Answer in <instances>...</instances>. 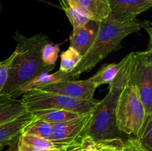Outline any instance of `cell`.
Listing matches in <instances>:
<instances>
[{
	"label": "cell",
	"mask_w": 152,
	"mask_h": 151,
	"mask_svg": "<svg viewBox=\"0 0 152 151\" xmlns=\"http://www.w3.org/2000/svg\"><path fill=\"white\" fill-rule=\"evenodd\" d=\"M16 42L15 57L8 70V76L0 93L11 97L19 96V89L33 78L42 73H48L53 69L46 66L42 60V47L50 39L43 33L26 37L16 31L13 35Z\"/></svg>",
	"instance_id": "6da1fadb"
},
{
	"label": "cell",
	"mask_w": 152,
	"mask_h": 151,
	"mask_svg": "<svg viewBox=\"0 0 152 151\" xmlns=\"http://www.w3.org/2000/svg\"><path fill=\"white\" fill-rule=\"evenodd\" d=\"M133 64L134 52H132L119 63L118 72L108 84V93L92 110L86 136H90L95 142L122 139V133L116 125V109L120 93L129 81Z\"/></svg>",
	"instance_id": "7a4b0ae2"
},
{
	"label": "cell",
	"mask_w": 152,
	"mask_h": 151,
	"mask_svg": "<svg viewBox=\"0 0 152 151\" xmlns=\"http://www.w3.org/2000/svg\"><path fill=\"white\" fill-rule=\"evenodd\" d=\"M143 28L144 22L137 19L119 22L108 16L106 20L99 22L94 41L72 73L80 77L83 73L91 70L110 53L121 48V41L127 36L139 32Z\"/></svg>",
	"instance_id": "3957f363"
},
{
	"label": "cell",
	"mask_w": 152,
	"mask_h": 151,
	"mask_svg": "<svg viewBox=\"0 0 152 151\" xmlns=\"http://www.w3.org/2000/svg\"><path fill=\"white\" fill-rule=\"evenodd\" d=\"M146 117L145 107L134 86L128 84L122 90L117 102L115 121L122 133L137 137Z\"/></svg>",
	"instance_id": "277c9868"
},
{
	"label": "cell",
	"mask_w": 152,
	"mask_h": 151,
	"mask_svg": "<svg viewBox=\"0 0 152 151\" xmlns=\"http://www.w3.org/2000/svg\"><path fill=\"white\" fill-rule=\"evenodd\" d=\"M22 101L28 112L44 110H65L81 114L91 112L99 102L79 100L57 93L31 90L24 93Z\"/></svg>",
	"instance_id": "5b68a950"
},
{
	"label": "cell",
	"mask_w": 152,
	"mask_h": 151,
	"mask_svg": "<svg viewBox=\"0 0 152 151\" xmlns=\"http://www.w3.org/2000/svg\"><path fill=\"white\" fill-rule=\"evenodd\" d=\"M129 84L139 93L146 115L152 114V47L134 52V64Z\"/></svg>",
	"instance_id": "8992f818"
},
{
	"label": "cell",
	"mask_w": 152,
	"mask_h": 151,
	"mask_svg": "<svg viewBox=\"0 0 152 151\" xmlns=\"http://www.w3.org/2000/svg\"><path fill=\"white\" fill-rule=\"evenodd\" d=\"M92 110L71 120L53 124L50 141L57 148H67L80 144L91 119Z\"/></svg>",
	"instance_id": "52a82bcc"
},
{
	"label": "cell",
	"mask_w": 152,
	"mask_h": 151,
	"mask_svg": "<svg viewBox=\"0 0 152 151\" xmlns=\"http://www.w3.org/2000/svg\"><path fill=\"white\" fill-rule=\"evenodd\" d=\"M97 87L88 78L86 80H68L38 87L35 90L57 93L79 100L94 101V95Z\"/></svg>",
	"instance_id": "ba28073f"
},
{
	"label": "cell",
	"mask_w": 152,
	"mask_h": 151,
	"mask_svg": "<svg viewBox=\"0 0 152 151\" xmlns=\"http://www.w3.org/2000/svg\"><path fill=\"white\" fill-rule=\"evenodd\" d=\"M151 6L152 0H110L108 16L119 22H129L136 19Z\"/></svg>",
	"instance_id": "9c48e42d"
},
{
	"label": "cell",
	"mask_w": 152,
	"mask_h": 151,
	"mask_svg": "<svg viewBox=\"0 0 152 151\" xmlns=\"http://www.w3.org/2000/svg\"><path fill=\"white\" fill-rule=\"evenodd\" d=\"M32 113L27 111L12 121L0 125V148L17 143L25 129L35 120Z\"/></svg>",
	"instance_id": "30bf717a"
},
{
	"label": "cell",
	"mask_w": 152,
	"mask_h": 151,
	"mask_svg": "<svg viewBox=\"0 0 152 151\" xmlns=\"http://www.w3.org/2000/svg\"><path fill=\"white\" fill-rule=\"evenodd\" d=\"M68 6L73 7L91 20L102 22L110 13V0H67Z\"/></svg>",
	"instance_id": "8fae6325"
},
{
	"label": "cell",
	"mask_w": 152,
	"mask_h": 151,
	"mask_svg": "<svg viewBox=\"0 0 152 151\" xmlns=\"http://www.w3.org/2000/svg\"><path fill=\"white\" fill-rule=\"evenodd\" d=\"M99 22L90 20L81 28L73 29L70 36V47L75 49L82 56L92 45L96 38Z\"/></svg>",
	"instance_id": "7c38bea8"
},
{
	"label": "cell",
	"mask_w": 152,
	"mask_h": 151,
	"mask_svg": "<svg viewBox=\"0 0 152 151\" xmlns=\"http://www.w3.org/2000/svg\"><path fill=\"white\" fill-rule=\"evenodd\" d=\"M78 78V76L75 75L73 73H65L61 71L60 70L51 74H49L48 73H42L24 84L19 89V96H21L22 94H24L27 92L35 90L38 87H42V86L47 85V84H53V83L59 82V81H62L77 80Z\"/></svg>",
	"instance_id": "4fadbf2b"
},
{
	"label": "cell",
	"mask_w": 152,
	"mask_h": 151,
	"mask_svg": "<svg viewBox=\"0 0 152 151\" xmlns=\"http://www.w3.org/2000/svg\"><path fill=\"white\" fill-rule=\"evenodd\" d=\"M26 112L22 99L0 93V125L15 119Z\"/></svg>",
	"instance_id": "5bb4252c"
},
{
	"label": "cell",
	"mask_w": 152,
	"mask_h": 151,
	"mask_svg": "<svg viewBox=\"0 0 152 151\" xmlns=\"http://www.w3.org/2000/svg\"><path fill=\"white\" fill-rule=\"evenodd\" d=\"M31 113L36 119H41L50 124L63 122L83 115L65 110H44L31 112Z\"/></svg>",
	"instance_id": "9a60e30c"
},
{
	"label": "cell",
	"mask_w": 152,
	"mask_h": 151,
	"mask_svg": "<svg viewBox=\"0 0 152 151\" xmlns=\"http://www.w3.org/2000/svg\"><path fill=\"white\" fill-rule=\"evenodd\" d=\"M119 70V63H112L103 65L96 73L88 78L96 87L102 84H110L114 80Z\"/></svg>",
	"instance_id": "2e32d148"
},
{
	"label": "cell",
	"mask_w": 152,
	"mask_h": 151,
	"mask_svg": "<svg viewBox=\"0 0 152 151\" xmlns=\"http://www.w3.org/2000/svg\"><path fill=\"white\" fill-rule=\"evenodd\" d=\"M82 57L83 56L75 49L69 47L61 53L59 70L65 73H72L80 62Z\"/></svg>",
	"instance_id": "e0dca14e"
},
{
	"label": "cell",
	"mask_w": 152,
	"mask_h": 151,
	"mask_svg": "<svg viewBox=\"0 0 152 151\" xmlns=\"http://www.w3.org/2000/svg\"><path fill=\"white\" fill-rule=\"evenodd\" d=\"M52 131L53 124L41 119H35L25 129L23 133L34 135L50 141Z\"/></svg>",
	"instance_id": "ac0fdd59"
},
{
	"label": "cell",
	"mask_w": 152,
	"mask_h": 151,
	"mask_svg": "<svg viewBox=\"0 0 152 151\" xmlns=\"http://www.w3.org/2000/svg\"><path fill=\"white\" fill-rule=\"evenodd\" d=\"M136 139L145 150L152 151V114L146 115L143 125Z\"/></svg>",
	"instance_id": "d6986e66"
},
{
	"label": "cell",
	"mask_w": 152,
	"mask_h": 151,
	"mask_svg": "<svg viewBox=\"0 0 152 151\" xmlns=\"http://www.w3.org/2000/svg\"><path fill=\"white\" fill-rule=\"evenodd\" d=\"M60 52L59 44H54L53 42L46 43L42 46L41 50L42 60L43 63L48 67L54 68L56 62L59 57V53Z\"/></svg>",
	"instance_id": "ffe728a7"
},
{
	"label": "cell",
	"mask_w": 152,
	"mask_h": 151,
	"mask_svg": "<svg viewBox=\"0 0 152 151\" xmlns=\"http://www.w3.org/2000/svg\"><path fill=\"white\" fill-rule=\"evenodd\" d=\"M19 141L25 144L38 149H53L57 148L51 141L43 139L34 135L22 133L19 137Z\"/></svg>",
	"instance_id": "44dd1931"
},
{
	"label": "cell",
	"mask_w": 152,
	"mask_h": 151,
	"mask_svg": "<svg viewBox=\"0 0 152 151\" xmlns=\"http://www.w3.org/2000/svg\"><path fill=\"white\" fill-rule=\"evenodd\" d=\"M62 9L65 11V14H66L68 19H69L70 22L72 25L74 29L84 26L85 25H86L91 20L87 16H84L80 12H79L78 10L70 7V6L64 7Z\"/></svg>",
	"instance_id": "7402d4cb"
},
{
	"label": "cell",
	"mask_w": 152,
	"mask_h": 151,
	"mask_svg": "<svg viewBox=\"0 0 152 151\" xmlns=\"http://www.w3.org/2000/svg\"><path fill=\"white\" fill-rule=\"evenodd\" d=\"M124 141L122 139H108L95 142L96 151H120Z\"/></svg>",
	"instance_id": "603a6c76"
},
{
	"label": "cell",
	"mask_w": 152,
	"mask_h": 151,
	"mask_svg": "<svg viewBox=\"0 0 152 151\" xmlns=\"http://www.w3.org/2000/svg\"><path fill=\"white\" fill-rule=\"evenodd\" d=\"M15 55H16V53L14 51L7 59L1 62V65H0V92L2 90L3 87L5 85L7 76H8L9 68L14 59Z\"/></svg>",
	"instance_id": "cb8c5ba5"
},
{
	"label": "cell",
	"mask_w": 152,
	"mask_h": 151,
	"mask_svg": "<svg viewBox=\"0 0 152 151\" xmlns=\"http://www.w3.org/2000/svg\"><path fill=\"white\" fill-rule=\"evenodd\" d=\"M120 151H148L140 144L134 137L130 138L123 142V144Z\"/></svg>",
	"instance_id": "d4e9b609"
},
{
	"label": "cell",
	"mask_w": 152,
	"mask_h": 151,
	"mask_svg": "<svg viewBox=\"0 0 152 151\" xmlns=\"http://www.w3.org/2000/svg\"><path fill=\"white\" fill-rule=\"evenodd\" d=\"M82 151H96L95 142L88 136H85L80 142Z\"/></svg>",
	"instance_id": "484cf974"
},
{
	"label": "cell",
	"mask_w": 152,
	"mask_h": 151,
	"mask_svg": "<svg viewBox=\"0 0 152 151\" xmlns=\"http://www.w3.org/2000/svg\"><path fill=\"white\" fill-rule=\"evenodd\" d=\"M17 147L19 151H65L66 148H53V149H38V148H34L31 146L22 143L20 141L18 140Z\"/></svg>",
	"instance_id": "4316f807"
},
{
	"label": "cell",
	"mask_w": 152,
	"mask_h": 151,
	"mask_svg": "<svg viewBox=\"0 0 152 151\" xmlns=\"http://www.w3.org/2000/svg\"><path fill=\"white\" fill-rule=\"evenodd\" d=\"M65 151H82L81 147H80V144H79L73 145V146L68 147L65 149Z\"/></svg>",
	"instance_id": "83f0119b"
},
{
	"label": "cell",
	"mask_w": 152,
	"mask_h": 151,
	"mask_svg": "<svg viewBox=\"0 0 152 151\" xmlns=\"http://www.w3.org/2000/svg\"><path fill=\"white\" fill-rule=\"evenodd\" d=\"M3 151H19V149H18L16 144H14L11 145V146H9L8 149L7 150H3Z\"/></svg>",
	"instance_id": "f1b7e54d"
},
{
	"label": "cell",
	"mask_w": 152,
	"mask_h": 151,
	"mask_svg": "<svg viewBox=\"0 0 152 151\" xmlns=\"http://www.w3.org/2000/svg\"><path fill=\"white\" fill-rule=\"evenodd\" d=\"M67 0H62V8L64 7H68V4H67Z\"/></svg>",
	"instance_id": "f546056e"
},
{
	"label": "cell",
	"mask_w": 152,
	"mask_h": 151,
	"mask_svg": "<svg viewBox=\"0 0 152 151\" xmlns=\"http://www.w3.org/2000/svg\"><path fill=\"white\" fill-rule=\"evenodd\" d=\"M59 2H60L61 5H62V0H59Z\"/></svg>",
	"instance_id": "4dcf8cb0"
},
{
	"label": "cell",
	"mask_w": 152,
	"mask_h": 151,
	"mask_svg": "<svg viewBox=\"0 0 152 151\" xmlns=\"http://www.w3.org/2000/svg\"><path fill=\"white\" fill-rule=\"evenodd\" d=\"M3 149H4V148H0V151H3Z\"/></svg>",
	"instance_id": "1f68e13d"
},
{
	"label": "cell",
	"mask_w": 152,
	"mask_h": 151,
	"mask_svg": "<svg viewBox=\"0 0 152 151\" xmlns=\"http://www.w3.org/2000/svg\"><path fill=\"white\" fill-rule=\"evenodd\" d=\"M1 62H0V65H1Z\"/></svg>",
	"instance_id": "d6a6232c"
}]
</instances>
